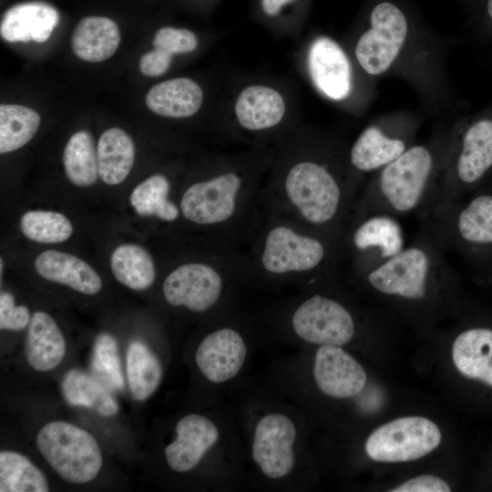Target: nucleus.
Segmentation results:
<instances>
[{"label": "nucleus", "mask_w": 492, "mask_h": 492, "mask_svg": "<svg viewBox=\"0 0 492 492\" xmlns=\"http://www.w3.org/2000/svg\"><path fill=\"white\" fill-rule=\"evenodd\" d=\"M217 107L222 138L246 147H272L302 124L298 91L282 77H228Z\"/></svg>", "instance_id": "39448f33"}, {"label": "nucleus", "mask_w": 492, "mask_h": 492, "mask_svg": "<svg viewBox=\"0 0 492 492\" xmlns=\"http://www.w3.org/2000/svg\"><path fill=\"white\" fill-rule=\"evenodd\" d=\"M208 99V91L200 82L190 77H176L154 85L146 95V105L159 117L180 120L200 113Z\"/></svg>", "instance_id": "412c9836"}, {"label": "nucleus", "mask_w": 492, "mask_h": 492, "mask_svg": "<svg viewBox=\"0 0 492 492\" xmlns=\"http://www.w3.org/2000/svg\"><path fill=\"white\" fill-rule=\"evenodd\" d=\"M418 218L420 227L446 252L454 251L472 265L492 267V190L474 191Z\"/></svg>", "instance_id": "9b49d317"}, {"label": "nucleus", "mask_w": 492, "mask_h": 492, "mask_svg": "<svg viewBox=\"0 0 492 492\" xmlns=\"http://www.w3.org/2000/svg\"><path fill=\"white\" fill-rule=\"evenodd\" d=\"M200 44L201 39L195 31L173 26L159 28L152 40L153 47L162 49L175 57L194 54Z\"/></svg>", "instance_id": "e433bc0d"}, {"label": "nucleus", "mask_w": 492, "mask_h": 492, "mask_svg": "<svg viewBox=\"0 0 492 492\" xmlns=\"http://www.w3.org/2000/svg\"><path fill=\"white\" fill-rule=\"evenodd\" d=\"M19 228L28 240L40 243H60L73 233L67 217L51 210L26 211L20 219Z\"/></svg>", "instance_id": "f704fd0d"}, {"label": "nucleus", "mask_w": 492, "mask_h": 492, "mask_svg": "<svg viewBox=\"0 0 492 492\" xmlns=\"http://www.w3.org/2000/svg\"><path fill=\"white\" fill-rule=\"evenodd\" d=\"M175 58L169 53L153 47L141 56L139 69L144 76L150 77H161L170 69Z\"/></svg>", "instance_id": "58836bf2"}, {"label": "nucleus", "mask_w": 492, "mask_h": 492, "mask_svg": "<svg viewBox=\"0 0 492 492\" xmlns=\"http://www.w3.org/2000/svg\"><path fill=\"white\" fill-rule=\"evenodd\" d=\"M247 356L244 337L235 327L223 325L208 333L197 346L195 363L201 374L212 384L233 379Z\"/></svg>", "instance_id": "a211bd4d"}, {"label": "nucleus", "mask_w": 492, "mask_h": 492, "mask_svg": "<svg viewBox=\"0 0 492 492\" xmlns=\"http://www.w3.org/2000/svg\"><path fill=\"white\" fill-rule=\"evenodd\" d=\"M421 123L420 115L397 111L377 116L364 126L347 150L349 166L361 189L372 174L416 143Z\"/></svg>", "instance_id": "f8f14e48"}, {"label": "nucleus", "mask_w": 492, "mask_h": 492, "mask_svg": "<svg viewBox=\"0 0 492 492\" xmlns=\"http://www.w3.org/2000/svg\"><path fill=\"white\" fill-rule=\"evenodd\" d=\"M321 285L294 305L289 314V326L305 343L345 345L357 330L355 314L340 298L322 291Z\"/></svg>", "instance_id": "2eb2a0df"}, {"label": "nucleus", "mask_w": 492, "mask_h": 492, "mask_svg": "<svg viewBox=\"0 0 492 492\" xmlns=\"http://www.w3.org/2000/svg\"><path fill=\"white\" fill-rule=\"evenodd\" d=\"M272 149L261 207L342 241L361 190L349 166L348 143L301 124Z\"/></svg>", "instance_id": "f257e3e1"}, {"label": "nucleus", "mask_w": 492, "mask_h": 492, "mask_svg": "<svg viewBox=\"0 0 492 492\" xmlns=\"http://www.w3.org/2000/svg\"><path fill=\"white\" fill-rule=\"evenodd\" d=\"M353 278L380 297L415 308L445 300L458 285L446 251L422 227L401 252Z\"/></svg>", "instance_id": "0eeeda50"}, {"label": "nucleus", "mask_w": 492, "mask_h": 492, "mask_svg": "<svg viewBox=\"0 0 492 492\" xmlns=\"http://www.w3.org/2000/svg\"><path fill=\"white\" fill-rule=\"evenodd\" d=\"M296 426L282 413L261 417L253 430L251 457L261 474L269 479L284 478L295 466Z\"/></svg>", "instance_id": "f3484780"}, {"label": "nucleus", "mask_w": 492, "mask_h": 492, "mask_svg": "<svg viewBox=\"0 0 492 492\" xmlns=\"http://www.w3.org/2000/svg\"><path fill=\"white\" fill-rule=\"evenodd\" d=\"M46 491V477L27 456L12 450L0 452V492Z\"/></svg>", "instance_id": "2f4dec72"}, {"label": "nucleus", "mask_w": 492, "mask_h": 492, "mask_svg": "<svg viewBox=\"0 0 492 492\" xmlns=\"http://www.w3.org/2000/svg\"><path fill=\"white\" fill-rule=\"evenodd\" d=\"M491 172L492 102L473 115L454 120L444 168L427 210L468 196Z\"/></svg>", "instance_id": "9d476101"}, {"label": "nucleus", "mask_w": 492, "mask_h": 492, "mask_svg": "<svg viewBox=\"0 0 492 492\" xmlns=\"http://www.w3.org/2000/svg\"><path fill=\"white\" fill-rule=\"evenodd\" d=\"M172 181L164 173H155L138 184L129 196L137 214L174 223L181 217L179 202L171 199Z\"/></svg>", "instance_id": "bb28decb"}, {"label": "nucleus", "mask_w": 492, "mask_h": 492, "mask_svg": "<svg viewBox=\"0 0 492 492\" xmlns=\"http://www.w3.org/2000/svg\"><path fill=\"white\" fill-rule=\"evenodd\" d=\"M345 42L361 71L374 84L384 77L402 79L433 111L450 101L444 41L418 33L395 4H376L366 26Z\"/></svg>", "instance_id": "f03ea898"}, {"label": "nucleus", "mask_w": 492, "mask_h": 492, "mask_svg": "<svg viewBox=\"0 0 492 492\" xmlns=\"http://www.w3.org/2000/svg\"><path fill=\"white\" fill-rule=\"evenodd\" d=\"M59 22V14L52 5L43 2L15 5L4 15L0 34L10 43L46 41Z\"/></svg>", "instance_id": "4be33fe9"}, {"label": "nucleus", "mask_w": 492, "mask_h": 492, "mask_svg": "<svg viewBox=\"0 0 492 492\" xmlns=\"http://www.w3.org/2000/svg\"><path fill=\"white\" fill-rule=\"evenodd\" d=\"M97 153L102 181L108 185L123 182L135 160V145L129 135L119 128L107 129L99 138Z\"/></svg>", "instance_id": "cd10ccee"}, {"label": "nucleus", "mask_w": 492, "mask_h": 492, "mask_svg": "<svg viewBox=\"0 0 492 492\" xmlns=\"http://www.w3.org/2000/svg\"><path fill=\"white\" fill-rule=\"evenodd\" d=\"M39 114L21 105L0 106V152L15 151L28 143L37 132Z\"/></svg>", "instance_id": "72a5a7b5"}, {"label": "nucleus", "mask_w": 492, "mask_h": 492, "mask_svg": "<svg viewBox=\"0 0 492 492\" xmlns=\"http://www.w3.org/2000/svg\"><path fill=\"white\" fill-rule=\"evenodd\" d=\"M37 274L45 280L66 285L87 295H94L102 288L98 273L82 259L56 250L39 253L35 261Z\"/></svg>", "instance_id": "5701e85b"}, {"label": "nucleus", "mask_w": 492, "mask_h": 492, "mask_svg": "<svg viewBox=\"0 0 492 492\" xmlns=\"http://www.w3.org/2000/svg\"><path fill=\"white\" fill-rule=\"evenodd\" d=\"M295 56L302 77L321 97L354 117L366 111L375 84L361 71L345 40L314 33Z\"/></svg>", "instance_id": "6e6552de"}, {"label": "nucleus", "mask_w": 492, "mask_h": 492, "mask_svg": "<svg viewBox=\"0 0 492 492\" xmlns=\"http://www.w3.org/2000/svg\"><path fill=\"white\" fill-rule=\"evenodd\" d=\"M246 256L251 275L316 286L335 282L344 265L342 241L260 207Z\"/></svg>", "instance_id": "20e7f679"}, {"label": "nucleus", "mask_w": 492, "mask_h": 492, "mask_svg": "<svg viewBox=\"0 0 492 492\" xmlns=\"http://www.w3.org/2000/svg\"><path fill=\"white\" fill-rule=\"evenodd\" d=\"M60 389L65 401L72 406L87 408L104 417L114 416L119 411L111 390L81 369L68 370L61 380Z\"/></svg>", "instance_id": "a878e982"}, {"label": "nucleus", "mask_w": 492, "mask_h": 492, "mask_svg": "<svg viewBox=\"0 0 492 492\" xmlns=\"http://www.w3.org/2000/svg\"><path fill=\"white\" fill-rule=\"evenodd\" d=\"M36 442L46 463L68 483H88L102 468L103 456L97 439L70 422L46 423L38 430Z\"/></svg>", "instance_id": "ddd939ff"}, {"label": "nucleus", "mask_w": 492, "mask_h": 492, "mask_svg": "<svg viewBox=\"0 0 492 492\" xmlns=\"http://www.w3.org/2000/svg\"><path fill=\"white\" fill-rule=\"evenodd\" d=\"M91 370L100 382L110 390H121L125 380L116 338L108 333H99L91 354Z\"/></svg>", "instance_id": "c9c22d12"}, {"label": "nucleus", "mask_w": 492, "mask_h": 492, "mask_svg": "<svg viewBox=\"0 0 492 492\" xmlns=\"http://www.w3.org/2000/svg\"><path fill=\"white\" fill-rule=\"evenodd\" d=\"M441 432L431 420L422 416H405L376 428L367 438L368 456L378 462H406L419 459L441 442Z\"/></svg>", "instance_id": "dca6fc26"}, {"label": "nucleus", "mask_w": 492, "mask_h": 492, "mask_svg": "<svg viewBox=\"0 0 492 492\" xmlns=\"http://www.w3.org/2000/svg\"><path fill=\"white\" fill-rule=\"evenodd\" d=\"M453 122L437 126L400 157L372 174L363 185L351 214L384 212L419 217L431 206L446 158Z\"/></svg>", "instance_id": "423d86ee"}, {"label": "nucleus", "mask_w": 492, "mask_h": 492, "mask_svg": "<svg viewBox=\"0 0 492 492\" xmlns=\"http://www.w3.org/2000/svg\"><path fill=\"white\" fill-rule=\"evenodd\" d=\"M450 487L442 478L432 475H421L405 481L390 489L392 492H449Z\"/></svg>", "instance_id": "ea45409f"}, {"label": "nucleus", "mask_w": 492, "mask_h": 492, "mask_svg": "<svg viewBox=\"0 0 492 492\" xmlns=\"http://www.w3.org/2000/svg\"><path fill=\"white\" fill-rule=\"evenodd\" d=\"M344 265L352 276L369 271L405 248L399 218L384 212L351 214L342 237Z\"/></svg>", "instance_id": "4468645a"}, {"label": "nucleus", "mask_w": 492, "mask_h": 492, "mask_svg": "<svg viewBox=\"0 0 492 492\" xmlns=\"http://www.w3.org/2000/svg\"><path fill=\"white\" fill-rule=\"evenodd\" d=\"M313 375L325 395L346 399L362 392L367 381L364 367L342 346L321 345L313 361Z\"/></svg>", "instance_id": "6ab92c4d"}, {"label": "nucleus", "mask_w": 492, "mask_h": 492, "mask_svg": "<svg viewBox=\"0 0 492 492\" xmlns=\"http://www.w3.org/2000/svg\"><path fill=\"white\" fill-rule=\"evenodd\" d=\"M310 0H254L252 16L277 37L300 35Z\"/></svg>", "instance_id": "c756f323"}, {"label": "nucleus", "mask_w": 492, "mask_h": 492, "mask_svg": "<svg viewBox=\"0 0 492 492\" xmlns=\"http://www.w3.org/2000/svg\"><path fill=\"white\" fill-rule=\"evenodd\" d=\"M251 276L241 245L216 237L205 259L180 262L166 275L162 295L172 307L208 313L224 301L230 288Z\"/></svg>", "instance_id": "1a4fd4ad"}, {"label": "nucleus", "mask_w": 492, "mask_h": 492, "mask_svg": "<svg viewBox=\"0 0 492 492\" xmlns=\"http://www.w3.org/2000/svg\"><path fill=\"white\" fill-rule=\"evenodd\" d=\"M486 12H487L488 19L490 20L492 24V0H487ZM487 43H489L492 45V34L490 35V37Z\"/></svg>", "instance_id": "a19ab883"}, {"label": "nucleus", "mask_w": 492, "mask_h": 492, "mask_svg": "<svg viewBox=\"0 0 492 492\" xmlns=\"http://www.w3.org/2000/svg\"><path fill=\"white\" fill-rule=\"evenodd\" d=\"M272 157L271 146L214 156L179 197L182 219L211 236L245 244L256 220Z\"/></svg>", "instance_id": "7ed1b4c3"}, {"label": "nucleus", "mask_w": 492, "mask_h": 492, "mask_svg": "<svg viewBox=\"0 0 492 492\" xmlns=\"http://www.w3.org/2000/svg\"><path fill=\"white\" fill-rule=\"evenodd\" d=\"M63 164L68 180L78 187L96 183L98 175L97 153L87 131H77L68 139L63 152Z\"/></svg>", "instance_id": "473e14b6"}, {"label": "nucleus", "mask_w": 492, "mask_h": 492, "mask_svg": "<svg viewBox=\"0 0 492 492\" xmlns=\"http://www.w3.org/2000/svg\"><path fill=\"white\" fill-rule=\"evenodd\" d=\"M110 268L118 282L135 291L149 289L157 277L156 265L149 252L133 243L118 245L112 251Z\"/></svg>", "instance_id": "7c9ffc66"}, {"label": "nucleus", "mask_w": 492, "mask_h": 492, "mask_svg": "<svg viewBox=\"0 0 492 492\" xmlns=\"http://www.w3.org/2000/svg\"><path fill=\"white\" fill-rule=\"evenodd\" d=\"M175 438L164 450L167 465L176 473L194 469L220 438L215 423L200 414H188L175 425Z\"/></svg>", "instance_id": "aec40b11"}, {"label": "nucleus", "mask_w": 492, "mask_h": 492, "mask_svg": "<svg viewBox=\"0 0 492 492\" xmlns=\"http://www.w3.org/2000/svg\"><path fill=\"white\" fill-rule=\"evenodd\" d=\"M128 385L132 398L138 402L149 399L159 388L162 377V364L143 341L129 343L126 353Z\"/></svg>", "instance_id": "c85d7f7f"}, {"label": "nucleus", "mask_w": 492, "mask_h": 492, "mask_svg": "<svg viewBox=\"0 0 492 492\" xmlns=\"http://www.w3.org/2000/svg\"><path fill=\"white\" fill-rule=\"evenodd\" d=\"M67 354V342L56 322L47 313L32 314L25 340L26 359L37 372L56 368Z\"/></svg>", "instance_id": "b1692460"}, {"label": "nucleus", "mask_w": 492, "mask_h": 492, "mask_svg": "<svg viewBox=\"0 0 492 492\" xmlns=\"http://www.w3.org/2000/svg\"><path fill=\"white\" fill-rule=\"evenodd\" d=\"M120 43L118 25L108 17L87 16L81 19L72 35L75 55L87 62H102L111 57Z\"/></svg>", "instance_id": "393cba45"}, {"label": "nucleus", "mask_w": 492, "mask_h": 492, "mask_svg": "<svg viewBox=\"0 0 492 492\" xmlns=\"http://www.w3.org/2000/svg\"><path fill=\"white\" fill-rule=\"evenodd\" d=\"M32 315L25 305H17L9 292L0 294V328L6 331H21L27 328Z\"/></svg>", "instance_id": "4c0bfd02"}]
</instances>
